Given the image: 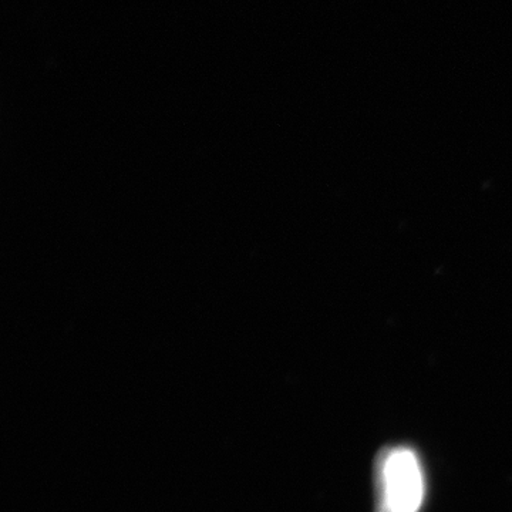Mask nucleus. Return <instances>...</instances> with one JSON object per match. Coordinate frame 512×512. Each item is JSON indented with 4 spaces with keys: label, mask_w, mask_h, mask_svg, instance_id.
Here are the masks:
<instances>
[{
    "label": "nucleus",
    "mask_w": 512,
    "mask_h": 512,
    "mask_svg": "<svg viewBox=\"0 0 512 512\" xmlns=\"http://www.w3.org/2000/svg\"><path fill=\"white\" fill-rule=\"evenodd\" d=\"M376 512H417L424 484L419 460L407 447H384L375 461Z\"/></svg>",
    "instance_id": "1"
}]
</instances>
